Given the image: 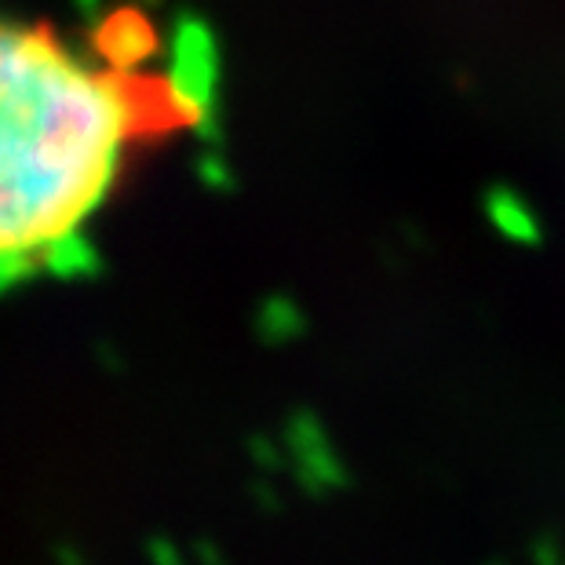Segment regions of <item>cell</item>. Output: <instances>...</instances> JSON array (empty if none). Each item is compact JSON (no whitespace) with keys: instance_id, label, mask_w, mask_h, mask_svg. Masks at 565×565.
<instances>
[{"instance_id":"1","label":"cell","mask_w":565,"mask_h":565,"mask_svg":"<svg viewBox=\"0 0 565 565\" xmlns=\"http://www.w3.org/2000/svg\"><path fill=\"white\" fill-rule=\"evenodd\" d=\"M194 70L81 52L52 22L0 19V285L74 270L136 150L194 125Z\"/></svg>"}]
</instances>
